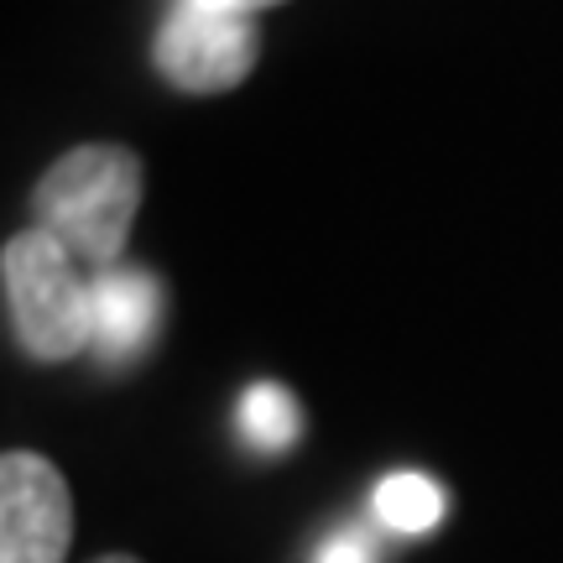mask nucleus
I'll list each match as a JSON object with an SVG mask.
<instances>
[{
  "instance_id": "1a4fd4ad",
  "label": "nucleus",
  "mask_w": 563,
  "mask_h": 563,
  "mask_svg": "<svg viewBox=\"0 0 563 563\" xmlns=\"http://www.w3.org/2000/svg\"><path fill=\"white\" fill-rule=\"evenodd\" d=\"M194 5H214V11H241V16H262L282 0H194Z\"/></svg>"
},
{
  "instance_id": "0eeeda50",
  "label": "nucleus",
  "mask_w": 563,
  "mask_h": 563,
  "mask_svg": "<svg viewBox=\"0 0 563 563\" xmlns=\"http://www.w3.org/2000/svg\"><path fill=\"white\" fill-rule=\"evenodd\" d=\"M298 402L282 391V386H251L241 397V433L245 443H256V449H287V443L298 439Z\"/></svg>"
},
{
  "instance_id": "423d86ee",
  "label": "nucleus",
  "mask_w": 563,
  "mask_h": 563,
  "mask_svg": "<svg viewBox=\"0 0 563 563\" xmlns=\"http://www.w3.org/2000/svg\"><path fill=\"white\" fill-rule=\"evenodd\" d=\"M376 517L391 532H428L443 517V490L428 475H391L376 485Z\"/></svg>"
},
{
  "instance_id": "20e7f679",
  "label": "nucleus",
  "mask_w": 563,
  "mask_h": 563,
  "mask_svg": "<svg viewBox=\"0 0 563 563\" xmlns=\"http://www.w3.org/2000/svg\"><path fill=\"white\" fill-rule=\"evenodd\" d=\"M74 543V496L53 460L11 449L0 460V563H63Z\"/></svg>"
},
{
  "instance_id": "7ed1b4c3",
  "label": "nucleus",
  "mask_w": 563,
  "mask_h": 563,
  "mask_svg": "<svg viewBox=\"0 0 563 563\" xmlns=\"http://www.w3.org/2000/svg\"><path fill=\"white\" fill-rule=\"evenodd\" d=\"M256 58H262L256 16L194 5V0H178L152 42L157 74L183 95H230L251 79Z\"/></svg>"
},
{
  "instance_id": "f03ea898",
  "label": "nucleus",
  "mask_w": 563,
  "mask_h": 563,
  "mask_svg": "<svg viewBox=\"0 0 563 563\" xmlns=\"http://www.w3.org/2000/svg\"><path fill=\"white\" fill-rule=\"evenodd\" d=\"M0 282L11 334L32 361L58 365L95 350V287L63 241L37 224L11 235L0 251Z\"/></svg>"
},
{
  "instance_id": "9d476101",
  "label": "nucleus",
  "mask_w": 563,
  "mask_h": 563,
  "mask_svg": "<svg viewBox=\"0 0 563 563\" xmlns=\"http://www.w3.org/2000/svg\"><path fill=\"white\" fill-rule=\"evenodd\" d=\"M95 563H141V559H131V553H110V559H95Z\"/></svg>"
},
{
  "instance_id": "6e6552de",
  "label": "nucleus",
  "mask_w": 563,
  "mask_h": 563,
  "mask_svg": "<svg viewBox=\"0 0 563 563\" xmlns=\"http://www.w3.org/2000/svg\"><path fill=\"white\" fill-rule=\"evenodd\" d=\"M313 563H376V548H371L365 532L344 527V532H334V538H323V548L313 553Z\"/></svg>"
},
{
  "instance_id": "39448f33",
  "label": "nucleus",
  "mask_w": 563,
  "mask_h": 563,
  "mask_svg": "<svg viewBox=\"0 0 563 563\" xmlns=\"http://www.w3.org/2000/svg\"><path fill=\"white\" fill-rule=\"evenodd\" d=\"M89 287H95V355L104 365L136 361L152 344V329L162 313L157 277L141 266H104L89 277Z\"/></svg>"
},
{
  "instance_id": "f257e3e1",
  "label": "nucleus",
  "mask_w": 563,
  "mask_h": 563,
  "mask_svg": "<svg viewBox=\"0 0 563 563\" xmlns=\"http://www.w3.org/2000/svg\"><path fill=\"white\" fill-rule=\"evenodd\" d=\"M141 157L131 146L115 141H89L63 152L32 188V220L37 230H47L53 241H63L74 251V262L95 266H121L131 224L141 209Z\"/></svg>"
}]
</instances>
